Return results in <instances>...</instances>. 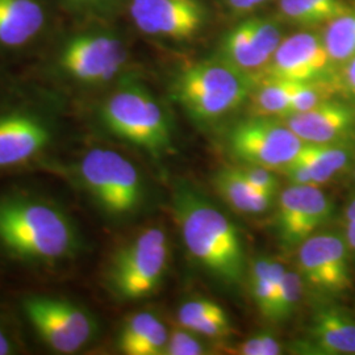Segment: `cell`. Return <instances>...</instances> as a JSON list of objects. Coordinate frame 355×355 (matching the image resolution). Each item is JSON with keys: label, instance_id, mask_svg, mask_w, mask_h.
Instances as JSON below:
<instances>
[{"label": "cell", "instance_id": "6da1fadb", "mask_svg": "<svg viewBox=\"0 0 355 355\" xmlns=\"http://www.w3.org/2000/svg\"><path fill=\"white\" fill-rule=\"evenodd\" d=\"M171 207L191 259L223 284L240 286L249 267L245 243L234 223L186 182L175 186Z\"/></svg>", "mask_w": 355, "mask_h": 355}, {"label": "cell", "instance_id": "7a4b0ae2", "mask_svg": "<svg viewBox=\"0 0 355 355\" xmlns=\"http://www.w3.org/2000/svg\"><path fill=\"white\" fill-rule=\"evenodd\" d=\"M0 243L23 261L54 263L76 253L79 233L60 207L12 196L0 200Z\"/></svg>", "mask_w": 355, "mask_h": 355}, {"label": "cell", "instance_id": "3957f363", "mask_svg": "<svg viewBox=\"0 0 355 355\" xmlns=\"http://www.w3.org/2000/svg\"><path fill=\"white\" fill-rule=\"evenodd\" d=\"M258 79L224 58L200 61L180 71L174 95L183 110L199 123H214L250 99Z\"/></svg>", "mask_w": 355, "mask_h": 355}, {"label": "cell", "instance_id": "277c9868", "mask_svg": "<svg viewBox=\"0 0 355 355\" xmlns=\"http://www.w3.org/2000/svg\"><path fill=\"white\" fill-rule=\"evenodd\" d=\"M104 125L121 140L161 157L173 150L167 116L152 94L137 85L124 86L103 107Z\"/></svg>", "mask_w": 355, "mask_h": 355}, {"label": "cell", "instance_id": "5b68a950", "mask_svg": "<svg viewBox=\"0 0 355 355\" xmlns=\"http://www.w3.org/2000/svg\"><path fill=\"white\" fill-rule=\"evenodd\" d=\"M168 257L165 230L144 229L114 254L107 272L110 288L127 302L149 297L165 278Z\"/></svg>", "mask_w": 355, "mask_h": 355}, {"label": "cell", "instance_id": "8992f818", "mask_svg": "<svg viewBox=\"0 0 355 355\" xmlns=\"http://www.w3.org/2000/svg\"><path fill=\"white\" fill-rule=\"evenodd\" d=\"M83 187L103 212L127 217L139 211L145 196L140 171L124 155L111 149L95 148L79 162Z\"/></svg>", "mask_w": 355, "mask_h": 355}, {"label": "cell", "instance_id": "52a82bcc", "mask_svg": "<svg viewBox=\"0 0 355 355\" xmlns=\"http://www.w3.org/2000/svg\"><path fill=\"white\" fill-rule=\"evenodd\" d=\"M26 318L51 349L73 354L94 340L98 324L89 311L69 300L31 296L24 302Z\"/></svg>", "mask_w": 355, "mask_h": 355}, {"label": "cell", "instance_id": "ba28073f", "mask_svg": "<svg viewBox=\"0 0 355 355\" xmlns=\"http://www.w3.org/2000/svg\"><path fill=\"white\" fill-rule=\"evenodd\" d=\"M229 150L245 165L283 171L299 154L304 142L286 123L254 116L239 123L228 136Z\"/></svg>", "mask_w": 355, "mask_h": 355}, {"label": "cell", "instance_id": "9c48e42d", "mask_svg": "<svg viewBox=\"0 0 355 355\" xmlns=\"http://www.w3.org/2000/svg\"><path fill=\"white\" fill-rule=\"evenodd\" d=\"M297 249V271L304 286L325 296L343 295L353 287L350 250L343 234L315 233Z\"/></svg>", "mask_w": 355, "mask_h": 355}, {"label": "cell", "instance_id": "30bf717a", "mask_svg": "<svg viewBox=\"0 0 355 355\" xmlns=\"http://www.w3.org/2000/svg\"><path fill=\"white\" fill-rule=\"evenodd\" d=\"M333 211V202L318 186L291 184L282 191L275 215L280 245L286 249L299 248L329 221Z\"/></svg>", "mask_w": 355, "mask_h": 355}, {"label": "cell", "instance_id": "8fae6325", "mask_svg": "<svg viewBox=\"0 0 355 355\" xmlns=\"http://www.w3.org/2000/svg\"><path fill=\"white\" fill-rule=\"evenodd\" d=\"M129 10L144 33L173 40L195 36L207 17L200 0H132Z\"/></svg>", "mask_w": 355, "mask_h": 355}, {"label": "cell", "instance_id": "7c38bea8", "mask_svg": "<svg viewBox=\"0 0 355 355\" xmlns=\"http://www.w3.org/2000/svg\"><path fill=\"white\" fill-rule=\"evenodd\" d=\"M125 61L120 41L103 35L71 40L62 51L64 71L86 83H102L114 78Z\"/></svg>", "mask_w": 355, "mask_h": 355}, {"label": "cell", "instance_id": "4fadbf2b", "mask_svg": "<svg viewBox=\"0 0 355 355\" xmlns=\"http://www.w3.org/2000/svg\"><path fill=\"white\" fill-rule=\"evenodd\" d=\"M333 64L322 36L302 32L284 38L265 70V76L291 82L321 79Z\"/></svg>", "mask_w": 355, "mask_h": 355}, {"label": "cell", "instance_id": "5bb4252c", "mask_svg": "<svg viewBox=\"0 0 355 355\" xmlns=\"http://www.w3.org/2000/svg\"><path fill=\"white\" fill-rule=\"evenodd\" d=\"M284 123L305 144L343 142L354 130L355 111L330 99L312 110L287 116Z\"/></svg>", "mask_w": 355, "mask_h": 355}, {"label": "cell", "instance_id": "9a60e30c", "mask_svg": "<svg viewBox=\"0 0 355 355\" xmlns=\"http://www.w3.org/2000/svg\"><path fill=\"white\" fill-rule=\"evenodd\" d=\"M304 349L313 354L355 355V318L336 305L318 306Z\"/></svg>", "mask_w": 355, "mask_h": 355}, {"label": "cell", "instance_id": "2e32d148", "mask_svg": "<svg viewBox=\"0 0 355 355\" xmlns=\"http://www.w3.org/2000/svg\"><path fill=\"white\" fill-rule=\"evenodd\" d=\"M51 133L37 119L28 114L0 117V168L19 165L41 152Z\"/></svg>", "mask_w": 355, "mask_h": 355}, {"label": "cell", "instance_id": "e0dca14e", "mask_svg": "<svg viewBox=\"0 0 355 355\" xmlns=\"http://www.w3.org/2000/svg\"><path fill=\"white\" fill-rule=\"evenodd\" d=\"M214 187L220 198L241 215H262L275 203V196L254 187L242 175L239 166H225L217 170Z\"/></svg>", "mask_w": 355, "mask_h": 355}, {"label": "cell", "instance_id": "ac0fdd59", "mask_svg": "<svg viewBox=\"0 0 355 355\" xmlns=\"http://www.w3.org/2000/svg\"><path fill=\"white\" fill-rule=\"evenodd\" d=\"M168 330L153 312H137L124 321L117 345L127 355L165 354Z\"/></svg>", "mask_w": 355, "mask_h": 355}, {"label": "cell", "instance_id": "d6986e66", "mask_svg": "<svg viewBox=\"0 0 355 355\" xmlns=\"http://www.w3.org/2000/svg\"><path fill=\"white\" fill-rule=\"evenodd\" d=\"M44 11L35 0H0V44L24 45L44 26Z\"/></svg>", "mask_w": 355, "mask_h": 355}, {"label": "cell", "instance_id": "ffe728a7", "mask_svg": "<svg viewBox=\"0 0 355 355\" xmlns=\"http://www.w3.org/2000/svg\"><path fill=\"white\" fill-rule=\"evenodd\" d=\"M296 158L308 168L315 186H321L343 173L354 162V149L343 142L305 144Z\"/></svg>", "mask_w": 355, "mask_h": 355}, {"label": "cell", "instance_id": "44dd1931", "mask_svg": "<svg viewBox=\"0 0 355 355\" xmlns=\"http://www.w3.org/2000/svg\"><path fill=\"white\" fill-rule=\"evenodd\" d=\"M287 268L274 258L262 257L248 268L249 287L254 303L263 318L271 320L275 299Z\"/></svg>", "mask_w": 355, "mask_h": 355}, {"label": "cell", "instance_id": "7402d4cb", "mask_svg": "<svg viewBox=\"0 0 355 355\" xmlns=\"http://www.w3.org/2000/svg\"><path fill=\"white\" fill-rule=\"evenodd\" d=\"M299 82L265 76L259 79L250 95L254 116L287 117L291 114L292 98Z\"/></svg>", "mask_w": 355, "mask_h": 355}, {"label": "cell", "instance_id": "603a6c76", "mask_svg": "<svg viewBox=\"0 0 355 355\" xmlns=\"http://www.w3.org/2000/svg\"><path fill=\"white\" fill-rule=\"evenodd\" d=\"M223 58L258 80V73H265L270 62L266 55L255 46L243 21L230 29L224 37Z\"/></svg>", "mask_w": 355, "mask_h": 355}, {"label": "cell", "instance_id": "cb8c5ba5", "mask_svg": "<svg viewBox=\"0 0 355 355\" xmlns=\"http://www.w3.org/2000/svg\"><path fill=\"white\" fill-rule=\"evenodd\" d=\"M280 11L297 26L328 24L350 10L343 0H280Z\"/></svg>", "mask_w": 355, "mask_h": 355}, {"label": "cell", "instance_id": "d4e9b609", "mask_svg": "<svg viewBox=\"0 0 355 355\" xmlns=\"http://www.w3.org/2000/svg\"><path fill=\"white\" fill-rule=\"evenodd\" d=\"M322 41L333 64H345L355 57V12L349 11L329 21Z\"/></svg>", "mask_w": 355, "mask_h": 355}, {"label": "cell", "instance_id": "484cf974", "mask_svg": "<svg viewBox=\"0 0 355 355\" xmlns=\"http://www.w3.org/2000/svg\"><path fill=\"white\" fill-rule=\"evenodd\" d=\"M304 287V282L302 279L299 271L287 270L282 282L279 292L277 295L272 316L270 321L282 322L291 318L302 302Z\"/></svg>", "mask_w": 355, "mask_h": 355}, {"label": "cell", "instance_id": "4316f807", "mask_svg": "<svg viewBox=\"0 0 355 355\" xmlns=\"http://www.w3.org/2000/svg\"><path fill=\"white\" fill-rule=\"evenodd\" d=\"M178 324L203 338L211 340H223L232 333L228 313L221 305L211 312L183 320Z\"/></svg>", "mask_w": 355, "mask_h": 355}, {"label": "cell", "instance_id": "83f0119b", "mask_svg": "<svg viewBox=\"0 0 355 355\" xmlns=\"http://www.w3.org/2000/svg\"><path fill=\"white\" fill-rule=\"evenodd\" d=\"M248 32L253 40L255 46L266 55L268 60L278 49L282 40L279 26L265 17H250L243 20Z\"/></svg>", "mask_w": 355, "mask_h": 355}, {"label": "cell", "instance_id": "f1b7e54d", "mask_svg": "<svg viewBox=\"0 0 355 355\" xmlns=\"http://www.w3.org/2000/svg\"><path fill=\"white\" fill-rule=\"evenodd\" d=\"M330 96L331 86L321 79L299 83L292 98L291 114L312 110L318 104L330 101Z\"/></svg>", "mask_w": 355, "mask_h": 355}, {"label": "cell", "instance_id": "f546056e", "mask_svg": "<svg viewBox=\"0 0 355 355\" xmlns=\"http://www.w3.org/2000/svg\"><path fill=\"white\" fill-rule=\"evenodd\" d=\"M203 337L179 325V328L168 333L166 346L167 355H203L207 354V345L202 341Z\"/></svg>", "mask_w": 355, "mask_h": 355}, {"label": "cell", "instance_id": "4dcf8cb0", "mask_svg": "<svg viewBox=\"0 0 355 355\" xmlns=\"http://www.w3.org/2000/svg\"><path fill=\"white\" fill-rule=\"evenodd\" d=\"M232 353L239 355H279L283 353V347L274 334L259 331L233 347Z\"/></svg>", "mask_w": 355, "mask_h": 355}, {"label": "cell", "instance_id": "1f68e13d", "mask_svg": "<svg viewBox=\"0 0 355 355\" xmlns=\"http://www.w3.org/2000/svg\"><path fill=\"white\" fill-rule=\"evenodd\" d=\"M242 175L246 178L254 187L263 191L271 196H277L279 191V180L275 177V171L268 170L266 167L254 165L239 166Z\"/></svg>", "mask_w": 355, "mask_h": 355}, {"label": "cell", "instance_id": "d6a6232c", "mask_svg": "<svg viewBox=\"0 0 355 355\" xmlns=\"http://www.w3.org/2000/svg\"><path fill=\"white\" fill-rule=\"evenodd\" d=\"M282 173L286 174V177L288 178L291 184H296V186H315L308 168L296 157H295V159L292 161L291 164L287 166Z\"/></svg>", "mask_w": 355, "mask_h": 355}, {"label": "cell", "instance_id": "836d02e7", "mask_svg": "<svg viewBox=\"0 0 355 355\" xmlns=\"http://www.w3.org/2000/svg\"><path fill=\"white\" fill-rule=\"evenodd\" d=\"M343 83L345 89L355 96V57L345 62L343 71Z\"/></svg>", "mask_w": 355, "mask_h": 355}, {"label": "cell", "instance_id": "e575fe53", "mask_svg": "<svg viewBox=\"0 0 355 355\" xmlns=\"http://www.w3.org/2000/svg\"><path fill=\"white\" fill-rule=\"evenodd\" d=\"M343 237L346 240L350 253L355 254V221H346L345 223Z\"/></svg>", "mask_w": 355, "mask_h": 355}, {"label": "cell", "instance_id": "d590c367", "mask_svg": "<svg viewBox=\"0 0 355 355\" xmlns=\"http://www.w3.org/2000/svg\"><path fill=\"white\" fill-rule=\"evenodd\" d=\"M229 4L240 11H248V10H253L255 7H258L259 4L265 3L267 0H227Z\"/></svg>", "mask_w": 355, "mask_h": 355}, {"label": "cell", "instance_id": "8d00e7d4", "mask_svg": "<svg viewBox=\"0 0 355 355\" xmlns=\"http://www.w3.org/2000/svg\"><path fill=\"white\" fill-rule=\"evenodd\" d=\"M12 353V345L4 330L0 327V355L11 354Z\"/></svg>", "mask_w": 355, "mask_h": 355}, {"label": "cell", "instance_id": "74e56055", "mask_svg": "<svg viewBox=\"0 0 355 355\" xmlns=\"http://www.w3.org/2000/svg\"><path fill=\"white\" fill-rule=\"evenodd\" d=\"M343 217H345V223L355 221V195L346 204L345 211H343Z\"/></svg>", "mask_w": 355, "mask_h": 355}, {"label": "cell", "instance_id": "f35d334b", "mask_svg": "<svg viewBox=\"0 0 355 355\" xmlns=\"http://www.w3.org/2000/svg\"><path fill=\"white\" fill-rule=\"evenodd\" d=\"M354 175H355V158H354Z\"/></svg>", "mask_w": 355, "mask_h": 355}]
</instances>
